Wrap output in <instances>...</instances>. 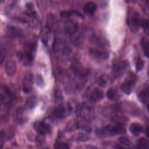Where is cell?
<instances>
[{
  "instance_id": "1",
  "label": "cell",
  "mask_w": 149,
  "mask_h": 149,
  "mask_svg": "<svg viewBox=\"0 0 149 149\" xmlns=\"http://www.w3.org/2000/svg\"><path fill=\"white\" fill-rule=\"evenodd\" d=\"M125 132L123 125L115 123L113 126H107L96 130L95 133L99 137H108L118 134H122Z\"/></svg>"
},
{
  "instance_id": "2",
  "label": "cell",
  "mask_w": 149,
  "mask_h": 149,
  "mask_svg": "<svg viewBox=\"0 0 149 149\" xmlns=\"http://www.w3.org/2000/svg\"><path fill=\"white\" fill-rule=\"evenodd\" d=\"M137 80L136 76L131 73L125 79V80L122 83L120 88L122 91H123L126 94H130L132 91V89L136 83Z\"/></svg>"
},
{
  "instance_id": "3",
  "label": "cell",
  "mask_w": 149,
  "mask_h": 149,
  "mask_svg": "<svg viewBox=\"0 0 149 149\" xmlns=\"http://www.w3.org/2000/svg\"><path fill=\"white\" fill-rule=\"evenodd\" d=\"M128 63L126 61L120 60L115 61L113 66V71L116 77H120L126 71Z\"/></svg>"
},
{
  "instance_id": "4",
  "label": "cell",
  "mask_w": 149,
  "mask_h": 149,
  "mask_svg": "<svg viewBox=\"0 0 149 149\" xmlns=\"http://www.w3.org/2000/svg\"><path fill=\"white\" fill-rule=\"evenodd\" d=\"M141 19L140 15L137 12H134L129 20V25L134 32L137 31L141 26Z\"/></svg>"
},
{
  "instance_id": "5",
  "label": "cell",
  "mask_w": 149,
  "mask_h": 149,
  "mask_svg": "<svg viewBox=\"0 0 149 149\" xmlns=\"http://www.w3.org/2000/svg\"><path fill=\"white\" fill-rule=\"evenodd\" d=\"M33 84V74L30 72H27L24 77L23 83V90L25 93L31 91Z\"/></svg>"
},
{
  "instance_id": "6",
  "label": "cell",
  "mask_w": 149,
  "mask_h": 149,
  "mask_svg": "<svg viewBox=\"0 0 149 149\" xmlns=\"http://www.w3.org/2000/svg\"><path fill=\"white\" fill-rule=\"evenodd\" d=\"M90 54L94 58L100 60L105 59L109 56V54L107 51L97 48H91L90 49Z\"/></svg>"
},
{
  "instance_id": "7",
  "label": "cell",
  "mask_w": 149,
  "mask_h": 149,
  "mask_svg": "<svg viewBox=\"0 0 149 149\" xmlns=\"http://www.w3.org/2000/svg\"><path fill=\"white\" fill-rule=\"evenodd\" d=\"M34 127L38 134H41L43 135L49 133L51 130L49 126L43 122H36L34 124Z\"/></svg>"
},
{
  "instance_id": "8",
  "label": "cell",
  "mask_w": 149,
  "mask_h": 149,
  "mask_svg": "<svg viewBox=\"0 0 149 149\" xmlns=\"http://www.w3.org/2000/svg\"><path fill=\"white\" fill-rule=\"evenodd\" d=\"M13 120L17 123H22L26 120L25 111L23 108H18L13 113Z\"/></svg>"
},
{
  "instance_id": "9",
  "label": "cell",
  "mask_w": 149,
  "mask_h": 149,
  "mask_svg": "<svg viewBox=\"0 0 149 149\" xmlns=\"http://www.w3.org/2000/svg\"><path fill=\"white\" fill-rule=\"evenodd\" d=\"M17 70L16 63L12 60L8 61L5 65V72L9 76H13Z\"/></svg>"
},
{
  "instance_id": "10",
  "label": "cell",
  "mask_w": 149,
  "mask_h": 149,
  "mask_svg": "<svg viewBox=\"0 0 149 149\" xmlns=\"http://www.w3.org/2000/svg\"><path fill=\"white\" fill-rule=\"evenodd\" d=\"M104 98L103 91L99 88H95L91 93L90 100L92 102H98Z\"/></svg>"
},
{
  "instance_id": "11",
  "label": "cell",
  "mask_w": 149,
  "mask_h": 149,
  "mask_svg": "<svg viewBox=\"0 0 149 149\" xmlns=\"http://www.w3.org/2000/svg\"><path fill=\"white\" fill-rule=\"evenodd\" d=\"M6 33L8 36L12 38H17L20 37L22 34V31L15 27H9L7 29Z\"/></svg>"
},
{
  "instance_id": "12",
  "label": "cell",
  "mask_w": 149,
  "mask_h": 149,
  "mask_svg": "<svg viewBox=\"0 0 149 149\" xmlns=\"http://www.w3.org/2000/svg\"><path fill=\"white\" fill-rule=\"evenodd\" d=\"M64 27L65 31L68 34H72L76 31L78 26L77 23L72 20H68L65 23Z\"/></svg>"
},
{
  "instance_id": "13",
  "label": "cell",
  "mask_w": 149,
  "mask_h": 149,
  "mask_svg": "<svg viewBox=\"0 0 149 149\" xmlns=\"http://www.w3.org/2000/svg\"><path fill=\"white\" fill-rule=\"evenodd\" d=\"M20 60L22 63L26 66H30L31 65L33 60V55L27 52H24L23 54H22L19 56Z\"/></svg>"
},
{
  "instance_id": "14",
  "label": "cell",
  "mask_w": 149,
  "mask_h": 149,
  "mask_svg": "<svg viewBox=\"0 0 149 149\" xmlns=\"http://www.w3.org/2000/svg\"><path fill=\"white\" fill-rule=\"evenodd\" d=\"M66 111L65 107L62 105H60L57 107L54 111V116L58 119H63L66 116Z\"/></svg>"
},
{
  "instance_id": "15",
  "label": "cell",
  "mask_w": 149,
  "mask_h": 149,
  "mask_svg": "<svg viewBox=\"0 0 149 149\" xmlns=\"http://www.w3.org/2000/svg\"><path fill=\"white\" fill-rule=\"evenodd\" d=\"M129 130L132 134L135 136H137L143 132V128L140 123L135 122L131 124L129 127Z\"/></svg>"
},
{
  "instance_id": "16",
  "label": "cell",
  "mask_w": 149,
  "mask_h": 149,
  "mask_svg": "<svg viewBox=\"0 0 149 149\" xmlns=\"http://www.w3.org/2000/svg\"><path fill=\"white\" fill-rule=\"evenodd\" d=\"M73 72L75 75L80 77H86L88 73V71L87 69L81 66L73 67Z\"/></svg>"
},
{
  "instance_id": "17",
  "label": "cell",
  "mask_w": 149,
  "mask_h": 149,
  "mask_svg": "<svg viewBox=\"0 0 149 149\" xmlns=\"http://www.w3.org/2000/svg\"><path fill=\"white\" fill-rule=\"evenodd\" d=\"M97 9V6L93 2H88L86 3L84 10V12L89 15H93Z\"/></svg>"
},
{
  "instance_id": "18",
  "label": "cell",
  "mask_w": 149,
  "mask_h": 149,
  "mask_svg": "<svg viewBox=\"0 0 149 149\" xmlns=\"http://www.w3.org/2000/svg\"><path fill=\"white\" fill-rule=\"evenodd\" d=\"M106 95L107 98L111 100H116L119 98V94L118 91L113 88H111L108 90Z\"/></svg>"
},
{
  "instance_id": "19",
  "label": "cell",
  "mask_w": 149,
  "mask_h": 149,
  "mask_svg": "<svg viewBox=\"0 0 149 149\" xmlns=\"http://www.w3.org/2000/svg\"><path fill=\"white\" fill-rule=\"evenodd\" d=\"M141 45L144 55L149 58V40L144 37L141 38Z\"/></svg>"
},
{
  "instance_id": "20",
  "label": "cell",
  "mask_w": 149,
  "mask_h": 149,
  "mask_svg": "<svg viewBox=\"0 0 149 149\" xmlns=\"http://www.w3.org/2000/svg\"><path fill=\"white\" fill-rule=\"evenodd\" d=\"M138 147L141 148L149 149V140L145 137L141 138L139 141Z\"/></svg>"
},
{
  "instance_id": "21",
  "label": "cell",
  "mask_w": 149,
  "mask_h": 149,
  "mask_svg": "<svg viewBox=\"0 0 149 149\" xmlns=\"http://www.w3.org/2000/svg\"><path fill=\"white\" fill-rule=\"evenodd\" d=\"M73 140L76 141H85L88 139V137L84 133H78L75 134L73 138Z\"/></svg>"
},
{
  "instance_id": "22",
  "label": "cell",
  "mask_w": 149,
  "mask_h": 149,
  "mask_svg": "<svg viewBox=\"0 0 149 149\" xmlns=\"http://www.w3.org/2000/svg\"><path fill=\"white\" fill-rule=\"evenodd\" d=\"M77 127V122L74 120H70L68 124L66 126V129L68 131H73Z\"/></svg>"
},
{
  "instance_id": "23",
  "label": "cell",
  "mask_w": 149,
  "mask_h": 149,
  "mask_svg": "<svg viewBox=\"0 0 149 149\" xmlns=\"http://www.w3.org/2000/svg\"><path fill=\"white\" fill-rule=\"evenodd\" d=\"M119 141L123 146L125 147H130L132 145L131 141L129 139L124 136H122L119 138Z\"/></svg>"
},
{
  "instance_id": "24",
  "label": "cell",
  "mask_w": 149,
  "mask_h": 149,
  "mask_svg": "<svg viewBox=\"0 0 149 149\" xmlns=\"http://www.w3.org/2000/svg\"><path fill=\"white\" fill-rule=\"evenodd\" d=\"M54 148L56 149H68L69 148V145L65 142H56L54 145Z\"/></svg>"
},
{
  "instance_id": "25",
  "label": "cell",
  "mask_w": 149,
  "mask_h": 149,
  "mask_svg": "<svg viewBox=\"0 0 149 149\" xmlns=\"http://www.w3.org/2000/svg\"><path fill=\"white\" fill-rule=\"evenodd\" d=\"M36 104V98L35 97H30L26 101V105L29 108H33Z\"/></svg>"
},
{
  "instance_id": "26",
  "label": "cell",
  "mask_w": 149,
  "mask_h": 149,
  "mask_svg": "<svg viewBox=\"0 0 149 149\" xmlns=\"http://www.w3.org/2000/svg\"><path fill=\"white\" fill-rule=\"evenodd\" d=\"M140 98L143 101H146L149 98V89L145 90L140 93Z\"/></svg>"
},
{
  "instance_id": "27",
  "label": "cell",
  "mask_w": 149,
  "mask_h": 149,
  "mask_svg": "<svg viewBox=\"0 0 149 149\" xmlns=\"http://www.w3.org/2000/svg\"><path fill=\"white\" fill-rule=\"evenodd\" d=\"M35 81H36V83H37V84L40 87H43V86L44 85V80H43V78L40 75V74H37L36 76V79H35Z\"/></svg>"
},
{
  "instance_id": "28",
  "label": "cell",
  "mask_w": 149,
  "mask_h": 149,
  "mask_svg": "<svg viewBox=\"0 0 149 149\" xmlns=\"http://www.w3.org/2000/svg\"><path fill=\"white\" fill-rule=\"evenodd\" d=\"M141 26L146 31H149V19H144L141 21Z\"/></svg>"
},
{
  "instance_id": "29",
  "label": "cell",
  "mask_w": 149,
  "mask_h": 149,
  "mask_svg": "<svg viewBox=\"0 0 149 149\" xmlns=\"http://www.w3.org/2000/svg\"><path fill=\"white\" fill-rule=\"evenodd\" d=\"M144 62L143 59L139 58L137 63H136V69L137 71H140L141 70L143 69V68H144Z\"/></svg>"
},
{
  "instance_id": "30",
  "label": "cell",
  "mask_w": 149,
  "mask_h": 149,
  "mask_svg": "<svg viewBox=\"0 0 149 149\" xmlns=\"http://www.w3.org/2000/svg\"><path fill=\"white\" fill-rule=\"evenodd\" d=\"M74 14V11L72 10H63L61 13V17L63 18H67L70 17L72 15Z\"/></svg>"
},
{
  "instance_id": "31",
  "label": "cell",
  "mask_w": 149,
  "mask_h": 149,
  "mask_svg": "<svg viewBox=\"0 0 149 149\" xmlns=\"http://www.w3.org/2000/svg\"><path fill=\"white\" fill-rule=\"evenodd\" d=\"M55 99H56V101H61V100H62L63 96H62V92H61V90H57L55 91Z\"/></svg>"
},
{
  "instance_id": "32",
  "label": "cell",
  "mask_w": 149,
  "mask_h": 149,
  "mask_svg": "<svg viewBox=\"0 0 149 149\" xmlns=\"http://www.w3.org/2000/svg\"><path fill=\"white\" fill-rule=\"evenodd\" d=\"M108 78L105 76H102L100 79V85H101V86H105L107 84V81H108Z\"/></svg>"
},
{
  "instance_id": "33",
  "label": "cell",
  "mask_w": 149,
  "mask_h": 149,
  "mask_svg": "<svg viewBox=\"0 0 149 149\" xmlns=\"http://www.w3.org/2000/svg\"><path fill=\"white\" fill-rule=\"evenodd\" d=\"M5 59V55L3 54V52L0 50V65L3 62V61H4Z\"/></svg>"
},
{
  "instance_id": "34",
  "label": "cell",
  "mask_w": 149,
  "mask_h": 149,
  "mask_svg": "<svg viewBox=\"0 0 149 149\" xmlns=\"http://www.w3.org/2000/svg\"><path fill=\"white\" fill-rule=\"evenodd\" d=\"M3 97L0 94V107H1V103L3 102Z\"/></svg>"
},
{
  "instance_id": "35",
  "label": "cell",
  "mask_w": 149,
  "mask_h": 149,
  "mask_svg": "<svg viewBox=\"0 0 149 149\" xmlns=\"http://www.w3.org/2000/svg\"><path fill=\"white\" fill-rule=\"evenodd\" d=\"M146 134L148 135V136L149 137V127H148L146 129Z\"/></svg>"
},
{
  "instance_id": "36",
  "label": "cell",
  "mask_w": 149,
  "mask_h": 149,
  "mask_svg": "<svg viewBox=\"0 0 149 149\" xmlns=\"http://www.w3.org/2000/svg\"><path fill=\"white\" fill-rule=\"evenodd\" d=\"M147 109H148V110L149 111V104H147Z\"/></svg>"
},
{
  "instance_id": "37",
  "label": "cell",
  "mask_w": 149,
  "mask_h": 149,
  "mask_svg": "<svg viewBox=\"0 0 149 149\" xmlns=\"http://www.w3.org/2000/svg\"><path fill=\"white\" fill-rule=\"evenodd\" d=\"M3 0H0V2H2V1H3Z\"/></svg>"
},
{
  "instance_id": "38",
  "label": "cell",
  "mask_w": 149,
  "mask_h": 149,
  "mask_svg": "<svg viewBox=\"0 0 149 149\" xmlns=\"http://www.w3.org/2000/svg\"><path fill=\"white\" fill-rule=\"evenodd\" d=\"M148 74H149V72H148Z\"/></svg>"
}]
</instances>
